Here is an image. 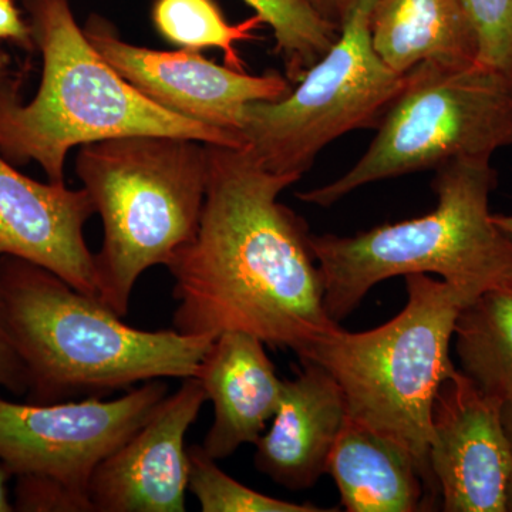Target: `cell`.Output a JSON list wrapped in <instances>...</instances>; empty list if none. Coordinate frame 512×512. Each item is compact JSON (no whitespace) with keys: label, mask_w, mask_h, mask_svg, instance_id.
I'll return each mask as SVG.
<instances>
[{"label":"cell","mask_w":512,"mask_h":512,"mask_svg":"<svg viewBox=\"0 0 512 512\" xmlns=\"http://www.w3.org/2000/svg\"><path fill=\"white\" fill-rule=\"evenodd\" d=\"M207 151L200 227L167 266L173 329L214 338L238 330L302 356L340 325L326 311L308 225L279 202L301 178L266 170L245 147Z\"/></svg>","instance_id":"1"},{"label":"cell","mask_w":512,"mask_h":512,"mask_svg":"<svg viewBox=\"0 0 512 512\" xmlns=\"http://www.w3.org/2000/svg\"><path fill=\"white\" fill-rule=\"evenodd\" d=\"M22 6L43 66L29 103L20 96V73L0 77V156L9 163H36L50 183L66 184L70 151L109 138L148 134L245 147L238 134L171 113L134 89L89 42L72 0Z\"/></svg>","instance_id":"2"},{"label":"cell","mask_w":512,"mask_h":512,"mask_svg":"<svg viewBox=\"0 0 512 512\" xmlns=\"http://www.w3.org/2000/svg\"><path fill=\"white\" fill-rule=\"evenodd\" d=\"M0 299L28 376V402L101 397L158 379L197 377L214 336L143 330L96 296L15 256L0 258Z\"/></svg>","instance_id":"3"},{"label":"cell","mask_w":512,"mask_h":512,"mask_svg":"<svg viewBox=\"0 0 512 512\" xmlns=\"http://www.w3.org/2000/svg\"><path fill=\"white\" fill-rule=\"evenodd\" d=\"M491 160L453 161L437 168V205L412 220L383 224L353 237L312 235L311 247L336 323L370 289L394 276L436 274L470 302L512 279V238L494 224Z\"/></svg>","instance_id":"4"},{"label":"cell","mask_w":512,"mask_h":512,"mask_svg":"<svg viewBox=\"0 0 512 512\" xmlns=\"http://www.w3.org/2000/svg\"><path fill=\"white\" fill-rule=\"evenodd\" d=\"M76 175L103 222L94 254L99 299L126 316L140 276L167 268L200 227L207 144L171 136H124L84 144Z\"/></svg>","instance_id":"5"},{"label":"cell","mask_w":512,"mask_h":512,"mask_svg":"<svg viewBox=\"0 0 512 512\" xmlns=\"http://www.w3.org/2000/svg\"><path fill=\"white\" fill-rule=\"evenodd\" d=\"M407 302L379 328H340L299 356L338 382L350 419L402 444L419 464L427 487L440 497L429 463L431 412L437 392L456 373L450 356L467 295L443 279L404 276Z\"/></svg>","instance_id":"6"},{"label":"cell","mask_w":512,"mask_h":512,"mask_svg":"<svg viewBox=\"0 0 512 512\" xmlns=\"http://www.w3.org/2000/svg\"><path fill=\"white\" fill-rule=\"evenodd\" d=\"M512 146V77L480 63L424 62L406 73L363 156L332 183L296 194L329 208L379 183Z\"/></svg>","instance_id":"7"},{"label":"cell","mask_w":512,"mask_h":512,"mask_svg":"<svg viewBox=\"0 0 512 512\" xmlns=\"http://www.w3.org/2000/svg\"><path fill=\"white\" fill-rule=\"evenodd\" d=\"M376 0H359L328 52L282 99L245 109V148L266 170L302 178L339 137L379 126L406 74L382 62L370 40Z\"/></svg>","instance_id":"8"},{"label":"cell","mask_w":512,"mask_h":512,"mask_svg":"<svg viewBox=\"0 0 512 512\" xmlns=\"http://www.w3.org/2000/svg\"><path fill=\"white\" fill-rule=\"evenodd\" d=\"M168 394L163 379L113 400L15 403L0 396V460L13 477L49 478L89 497L94 471Z\"/></svg>","instance_id":"9"},{"label":"cell","mask_w":512,"mask_h":512,"mask_svg":"<svg viewBox=\"0 0 512 512\" xmlns=\"http://www.w3.org/2000/svg\"><path fill=\"white\" fill-rule=\"evenodd\" d=\"M83 30L99 55L147 99L185 119L238 136L249 104L279 100L292 90V83L279 73L256 76L220 66L191 50L164 52L133 45L96 13Z\"/></svg>","instance_id":"10"},{"label":"cell","mask_w":512,"mask_h":512,"mask_svg":"<svg viewBox=\"0 0 512 512\" xmlns=\"http://www.w3.org/2000/svg\"><path fill=\"white\" fill-rule=\"evenodd\" d=\"M503 403L458 369L441 384L429 463L444 511L507 512L511 461Z\"/></svg>","instance_id":"11"},{"label":"cell","mask_w":512,"mask_h":512,"mask_svg":"<svg viewBox=\"0 0 512 512\" xmlns=\"http://www.w3.org/2000/svg\"><path fill=\"white\" fill-rule=\"evenodd\" d=\"M208 402L197 377L183 379L140 429L106 460L89 484L93 512H184L188 490L185 436Z\"/></svg>","instance_id":"12"},{"label":"cell","mask_w":512,"mask_h":512,"mask_svg":"<svg viewBox=\"0 0 512 512\" xmlns=\"http://www.w3.org/2000/svg\"><path fill=\"white\" fill-rule=\"evenodd\" d=\"M96 214L84 188L40 183L0 156V258L15 256L99 298L84 225Z\"/></svg>","instance_id":"13"},{"label":"cell","mask_w":512,"mask_h":512,"mask_svg":"<svg viewBox=\"0 0 512 512\" xmlns=\"http://www.w3.org/2000/svg\"><path fill=\"white\" fill-rule=\"evenodd\" d=\"M301 363V372L282 383L271 427L255 443L256 468L292 491L311 488L328 474L348 417L338 382L322 366Z\"/></svg>","instance_id":"14"},{"label":"cell","mask_w":512,"mask_h":512,"mask_svg":"<svg viewBox=\"0 0 512 512\" xmlns=\"http://www.w3.org/2000/svg\"><path fill=\"white\" fill-rule=\"evenodd\" d=\"M197 379L214 407L202 443L205 453L220 461L244 444H255L278 409L284 383L265 343L238 330L221 333L202 360Z\"/></svg>","instance_id":"15"},{"label":"cell","mask_w":512,"mask_h":512,"mask_svg":"<svg viewBox=\"0 0 512 512\" xmlns=\"http://www.w3.org/2000/svg\"><path fill=\"white\" fill-rule=\"evenodd\" d=\"M328 474L349 512H414L430 507L429 487L412 454L349 416L330 453Z\"/></svg>","instance_id":"16"},{"label":"cell","mask_w":512,"mask_h":512,"mask_svg":"<svg viewBox=\"0 0 512 512\" xmlns=\"http://www.w3.org/2000/svg\"><path fill=\"white\" fill-rule=\"evenodd\" d=\"M370 40L393 72L424 62H477L478 43L463 0H376Z\"/></svg>","instance_id":"17"},{"label":"cell","mask_w":512,"mask_h":512,"mask_svg":"<svg viewBox=\"0 0 512 512\" xmlns=\"http://www.w3.org/2000/svg\"><path fill=\"white\" fill-rule=\"evenodd\" d=\"M460 370L485 392L512 400V279L478 295L458 315Z\"/></svg>","instance_id":"18"},{"label":"cell","mask_w":512,"mask_h":512,"mask_svg":"<svg viewBox=\"0 0 512 512\" xmlns=\"http://www.w3.org/2000/svg\"><path fill=\"white\" fill-rule=\"evenodd\" d=\"M151 19L158 35L171 45L191 52L221 50L225 66L237 72H245L237 45L256 39L266 25L256 13L232 25L214 0H154Z\"/></svg>","instance_id":"19"},{"label":"cell","mask_w":512,"mask_h":512,"mask_svg":"<svg viewBox=\"0 0 512 512\" xmlns=\"http://www.w3.org/2000/svg\"><path fill=\"white\" fill-rule=\"evenodd\" d=\"M274 32L275 53L292 84L302 79L338 39L339 32L319 19L302 0H242Z\"/></svg>","instance_id":"20"},{"label":"cell","mask_w":512,"mask_h":512,"mask_svg":"<svg viewBox=\"0 0 512 512\" xmlns=\"http://www.w3.org/2000/svg\"><path fill=\"white\" fill-rule=\"evenodd\" d=\"M188 490L204 512H329L318 505L279 500L252 490L222 471L202 446L188 447Z\"/></svg>","instance_id":"21"},{"label":"cell","mask_w":512,"mask_h":512,"mask_svg":"<svg viewBox=\"0 0 512 512\" xmlns=\"http://www.w3.org/2000/svg\"><path fill=\"white\" fill-rule=\"evenodd\" d=\"M478 43L477 63L512 77V0H463Z\"/></svg>","instance_id":"22"},{"label":"cell","mask_w":512,"mask_h":512,"mask_svg":"<svg viewBox=\"0 0 512 512\" xmlns=\"http://www.w3.org/2000/svg\"><path fill=\"white\" fill-rule=\"evenodd\" d=\"M13 505L19 512H93L87 495L55 480L33 476L16 477Z\"/></svg>","instance_id":"23"},{"label":"cell","mask_w":512,"mask_h":512,"mask_svg":"<svg viewBox=\"0 0 512 512\" xmlns=\"http://www.w3.org/2000/svg\"><path fill=\"white\" fill-rule=\"evenodd\" d=\"M0 387L9 390L10 393H28V376L6 328L2 299H0Z\"/></svg>","instance_id":"24"},{"label":"cell","mask_w":512,"mask_h":512,"mask_svg":"<svg viewBox=\"0 0 512 512\" xmlns=\"http://www.w3.org/2000/svg\"><path fill=\"white\" fill-rule=\"evenodd\" d=\"M0 40L26 52L36 50L28 19L23 16L15 0H0Z\"/></svg>","instance_id":"25"},{"label":"cell","mask_w":512,"mask_h":512,"mask_svg":"<svg viewBox=\"0 0 512 512\" xmlns=\"http://www.w3.org/2000/svg\"><path fill=\"white\" fill-rule=\"evenodd\" d=\"M309 9L333 29H342L359 0H302Z\"/></svg>","instance_id":"26"},{"label":"cell","mask_w":512,"mask_h":512,"mask_svg":"<svg viewBox=\"0 0 512 512\" xmlns=\"http://www.w3.org/2000/svg\"><path fill=\"white\" fill-rule=\"evenodd\" d=\"M503 421L507 433L508 446H510V478H508L507 512H512V400L503 403Z\"/></svg>","instance_id":"27"},{"label":"cell","mask_w":512,"mask_h":512,"mask_svg":"<svg viewBox=\"0 0 512 512\" xmlns=\"http://www.w3.org/2000/svg\"><path fill=\"white\" fill-rule=\"evenodd\" d=\"M12 477L13 474L10 473L9 468L0 460V512L15 511V505H13V501L10 500L8 488L10 478Z\"/></svg>","instance_id":"28"},{"label":"cell","mask_w":512,"mask_h":512,"mask_svg":"<svg viewBox=\"0 0 512 512\" xmlns=\"http://www.w3.org/2000/svg\"><path fill=\"white\" fill-rule=\"evenodd\" d=\"M494 224L512 238V215L493 214Z\"/></svg>","instance_id":"29"},{"label":"cell","mask_w":512,"mask_h":512,"mask_svg":"<svg viewBox=\"0 0 512 512\" xmlns=\"http://www.w3.org/2000/svg\"><path fill=\"white\" fill-rule=\"evenodd\" d=\"M9 72V56H6L5 53L0 52V77L3 74Z\"/></svg>","instance_id":"30"}]
</instances>
